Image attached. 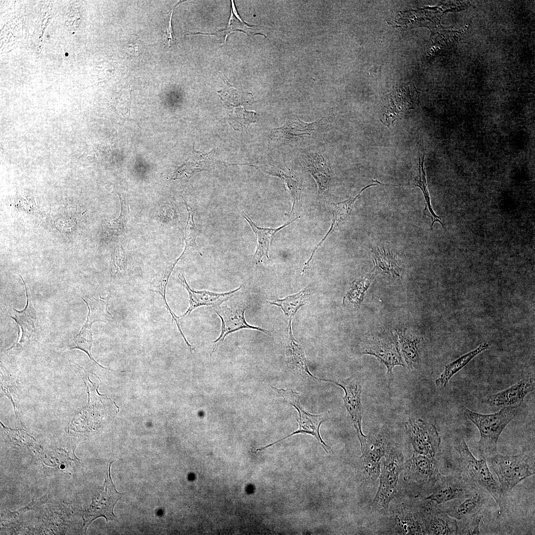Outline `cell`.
<instances>
[{"instance_id":"cell-1","label":"cell","mask_w":535,"mask_h":535,"mask_svg":"<svg viewBox=\"0 0 535 535\" xmlns=\"http://www.w3.org/2000/svg\"><path fill=\"white\" fill-rule=\"evenodd\" d=\"M459 454L457 462L459 475L469 485L486 490L503 511L507 506V500L499 486L493 478L485 459L478 460L470 450L464 438L458 436L454 442Z\"/></svg>"},{"instance_id":"cell-2","label":"cell","mask_w":535,"mask_h":535,"mask_svg":"<svg viewBox=\"0 0 535 535\" xmlns=\"http://www.w3.org/2000/svg\"><path fill=\"white\" fill-rule=\"evenodd\" d=\"M517 409L502 408L492 414H481L462 407L463 414L478 428L480 439L478 442V451L482 459L497 453L498 438L507 426L517 415Z\"/></svg>"},{"instance_id":"cell-3","label":"cell","mask_w":535,"mask_h":535,"mask_svg":"<svg viewBox=\"0 0 535 535\" xmlns=\"http://www.w3.org/2000/svg\"><path fill=\"white\" fill-rule=\"evenodd\" d=\"M486 460L498 477L500 487L505 494L535 474L534 463L525 455H503L497 452Z\"/></svg>"},{"instance_id":"cell-4","label":"cell","mask_w":535,"mask_h":535,"mask_svg":"<svg viewBox=\"0 0 535 535\" xmlns=\"http://www.w3.org/2000/svg\"><path fill=\"white\" fill-rule=\"evenodd\" d=\"M384 457L379 487L372 504L373 511L388 510L390 501L397 494L399 475L404 467L403 455L397 447L390 445Z\"/></svg>"},{"instance_id":"cell-5","label":"cell","mask_w":535,"mask_h":535,"mask_svg":"<svg viewBox=\"0 0 535 535\" xmlns=\"http://www.w3.org/2000/svg\"><path fill=\"white\" fill-rule=\"evenodd\" d=\"M271 388L281 396L284 400L293 406L298 411L299 418L296 420L299 424V428L286 437L273 442L267 446L258 448L255 453L262 451L293 435L303 433L309 434L314 436L320 443L321 446L328 454L333 453L331 448L326 445L322 439L320 434V427L321 424L329 419V413H324L320 415H313L306 412L301 407L300 403V394L291 389H278L270 386Z\"/></svg>"},{"instance_id":"cell-6","label":"cell","mask_w":535,"mask_h":535,"mask_svg":"<svg viewBox=\"0 0 535 535\" xmlns=\"http://www.w3.org/2000/svg\"><path fill=\"white\" fill-rule=\"evenodd\" d=\"M419 95L412 83L393 87L385 93L381 99L382 123L389 126L395 120L401 119L406 111L418 104Z\"/></svg>"},{"instance_id":"cell-7","label":"cell","mask_w":535,"mask_h":535,"mask_svg":"<svg viewBox=\"0 0 535 535\" xmlns=\"http://www.w3.org/2000/svg\"><path fill=\"white\" fill-rule=\"evenodd\" d=\"M111 463H109L108 466L103 486L97 490L92 503L83 513V527L85 530L94 520L99 517H104L107 522L114 520L116 518L113 514V508L122 494L116 490L111 480L110 474Z\"/></svg>"},{"instance_id":"cell-8","label":"cell","mask_w":535,"mask_h":535,"mask_svg":"<svg viewBox=\"0 0 535 535\" xmlns=\"http://www.w3.org/2000/svg\"><path fill=\"white\" fill-rule=\"evenodd\" d=\"M406 431L413 448V454L435 457L441 442L435 427L421 419H409Z\"/></svg>"},{"instance_id":"cell-9","label":"cell","mask_w":535,"mask_h":535,"mask_svg":"<svg viewBox=\"0 0 535 535\" xmlns=\"http://www.w3.org/2000/svg\"><path fill=\"white\" fill-rule=\"evenodd\" d=\"M426 500L415 510L425 535H457V520L449 516L438 504Z\"/></svg>"},{"instance_id":"cell-10","label":"cell","mask_w":535,"mask_h":535,"mask_svg":"<svg viewBox=\"0 0 535 535\" xmlns=\"http://www.w3.org/2000/svg\"><path fill=\"white\" fill-rule=\"evenodd\" d=\"M490 496L482 488L473 487L464 495L438 506L450 517L461 520L480 515Z\"/></svg>"},{"instance_id":"cell-11","label":"cell","mask_w":535,"mask_h":535,"mask_svg":"<svg viewBox=\"0 0 535 535\" xmlns=\"http://www.w3.org/2000/svg\"><path fill=\"white\" fill-rule=\"evenodd\" d=\"M404 479L431 489L441 475L435 457L413 454L404 464Z\"/></svg>"},{"instance_id":"cell-12","label":"cell","mask_w":535,"mask_h":535,"mask_svg":"<svg viewBox=\"0 0 535 535\" xmlns=\"http://www.w3.org/2000/svg\"><path fill=\"white\" fill-rule=\"evenodd\" d=\"M319 379L334 383L344 390L345 395L343 399L345 406L348 416L356 430L361 446H363L365 443L366 436L363 434L362 430V386L360 381L354 377L337 381L326 379Z\"/></svg>"},{"instance_id":"cell-13","label":"cell","mask_w":535,"mask_h":535,"mask_svg":"<svg viewBox=\"0 0 535 535\" xmlns=\"http://www.w3.org/2000/svg\"><path fill=\"white\" fill-rule=\"evenodd\" d=\"M388 436L383 432L373 433L366 436L361 447L365 471L369 478L375 480L380 474V462L390 445Z\"/></svg>"},{"instance_id":"cell-14","label":"cell","mask_w":535,"mask_h":535,"mask_svg":"<svg viewBox=\"0 0 535 535\" xmlns=\"http://www.w3.org/2000/svg\"><path fill=\"white\" fill-rule=\"evenodd\" d=\"M246 308L245 306H238L231 308H228L226 305L214 307V311L221 319V327L219 337L213 342L211 355L223 342L226 336L233 332L247 328L259 330L267 334H268V330L259 327L252 326L246 322L244 316Z\"/></svg>"},{"instance_id":"cell-15","label":"cell","mask_w":535,"mask_h":535,"mask_svg":"<svg viewBox=\"0 0 535 535\" xmlns=\"http://www.w3.org/2000/svg\"><path fill=\"white\" fill-rule=\"evenodd\" d=\"M535 387L534 378H524L503 390L488 396L483 402L491 407L518 408L525 396L534 390Z\"/></svg>"},{"instance_id":"cell-16","label":"cell","mask_w":535,"mask_h":535,"mask_svg":"<svg viewBox=\"0 0 535 535\" xmlns=\"http://www.w3.org/2000/svg\"><path fill=\"white\" fill-rule=\"evenodd\" d=\"M473 487L459 475H440L425 499L440 505L458 498Z\"/></svg>"},{"instance_id":"cell-17","label":"cell","mask_w":535,"mask_h":535,"mask_svg":"<svg viewBox=\"0 0 535 535\" xmlns=\"http://www.w3.org/2000/svg\"><path fill=\"white\" fill-rule=\"evenodd\" d=\"M362 353L374 355L379 359L386 366L387 374L392 373L395 366H404L394 337L392 339L374 338L365 343Z\"/></svg>"},{"instance_id":"cell-18","label":"cell","mask_w":535,"mask_h":535,"mask_svg":"<svg viewBox=\"0 0 535 535\" xmlns=\"http://www.w3.org/2000/svg\"><path fill=\"white\" fill-rule=\"evenodd\" d=\"M389 517L393 534L425 535L415 511L409 506L400 504L391 507Z\"/></svg>"},{"instance_id":"cell-19","label":"cell","mask_w":535,"mask_h":535,"mask_svg":"<svg viewBox=\"0 0 535 535\" xmlns=\"http://www.w3.org/2000/svg\"><path fill=\"white\" fill-rule=\"evenodd\" d=\"M178 277L182 285L187 291L189 298V308L180 319L187 317L192 311L201 306H213L215 307L220 306L236 294L243 286L241 285L234 290L219 293L207 290L196 291L191 288L183 274H179Z\"/></svg>"},{"instance_id":"cell-20","label":"cell","mask_w":535,"mask_h":535,"mask_svg":"<svg viewBox=\"0 0 535 535\" xmlns=\"http://www.w3.org/2000/svg\"><path fill=\"white\" fill-rule=\"evenodd\" d=\"M306 166L317 182L319 194L329 206L333 202L330 196V169L324 158L319 154L310 155L306 159Z\"/></svg>"},{"instance_id":"cell-21","label":"cell","mask_w":535,"mask_h":535,"mask_svg":"<svg viewBox=\"0 0 535 535\" xmlns=\"http://www.w3.org/2000/svg\"><path fill=\"white\" fill-rule=\"evenodd\" d=\"M322 119L312 123L305 122L298 117L292 116L286 118L284 125L274 129L271 136L282 143H287L305 136H310L318 128Z\"/></svg>"},{"instance_id":"cell-22","label":"cell","mask_w":535,"mask_h":535,"mask_svg":"<svg viewBox=\"0 0 535 535\" xmlns=\"http://www.w3.org/2000/svg\"><path fill=\"white\" fill-rule=\"evenodd\" d=\"M24 284L27 297V304L25 308L22 311H17L12 308L10 318L17 323L21 330V337L19 343H23L27 341L35 332L36 328L37 316V313L32 303L31 295L28 291L26 283L22 276L19 274Z\"/></svg>"},{"instance_id":"cell-23","label":"cell","mask_w":535,"mask_h":535,"mask_svg":"<svg viewBox=\"0 0 535 535\" xmlns=\"http://www.w3.org/2000/svg\"><path fill=\"white\" fill-rule=\"evenodd\" d=\"M378 184H381V183L378 181L376 183H373L365 187L359 194L354 197L350 198L346 200L338 203H334L333 202L331 203L329 207L332 212L333 216L331 226L326 235L313 250L311 257L307 261V263H311L315 253L318 248L321 246L328 236L340 227L347 219L350 214L354 204L356 200L360 197V195L363 191L368 187L377 185H378Z\"/></svg>"},{"instance_id":"cell-24","label":"cell","mask_w":535,"mask_h":535,"mask_svg":"<svg viewBox=\"0 0 535 535\" xmlns=\"http://www.w3.org/2000/svg\"><path fill=\"white\" fill-rule=\"evenodd\" d=\"M242 212L243 216L250 224L257 239V247L253 256L257 264L261 262L264 258L269 259L268 254L269 245L274 235L296 220L289 219L287 223L278 228H263L258 226L245 212Z\"/></svg>"},{"instance_id":"cell-25","label":"cell","mask_w":535,"mask_h":535,"mask_svg":"<svg viewBox=\"0 0 535 535\" xmlns=\"http://www.w3.org/2000/svg\"><path fill=\"white\" fill-rule=\"evenodd\" d=\"M263 169L266 172L272 175L276 176L281 178L286 187L287 190L289 193L292 202V207L291 211L289 214V219H297L300 217L296 216L300 212L301 207V186L300 183L294 178L289 171H285L279 168L274 167H263Z\"/></svg>"},{"instance_id":"cell-26","label":"cell","mask_w":535,"mask_h":535,"mask_svg":"<svg viewBox=\"0 0 535 535\" xmlns=\"http://www.w3.org/2000/svg\"><path fill=\"white\" fill-rule=\"evenodd\" d=\"M374 265L373 269L377 273L388 274L393 277H401L402 269L393 252L384 249L372 248Z\"/></svg>"},{"instance_id":"cell-27","label":"cell","mask_w":535,"mask_h":535,"mask_svg":"<svg viewBox=\"0 0 535 535\" xmlns=\"http://www.w3.org/2000/svg\"><path fill=\"white\" fill-rule=\"evenodd\" d=\"M489 348V344L484 342L480 344L474 350L465 354L454 361L446 365L443 372L438 378L436 379V385L441 387H445L450 379L455 374L463 369L475 357L487 350Z\"/></svg>"},{"instance_id":"cell-28","label":"cell","mask_w":535,"mask_h":535,"mask_svg":"<svg viewBox=\"0 0 535 535\" xmlns=\"http://www.w3.org/2000/svg\"><path fill=\"white\" fill-rule=\"evenodd\" d=\"M310 294V289L308 286L296 294L282 299L267 301V302L280 307L288 319L289 322H291L298 310L306 303Z\"/></svg>"},{"instance_id":"cell-29","label":"cell","mask_w":535,"mask_h":535,"mask_svg":"<svg viewBox=\"0 0 535 535\" xmlns=\"http://www.w3.org/2000/svg\"><path fill=\"white\" fill-rule=\"evenodd\" d=\"M377 274L373 270L371 272L354 280L343 298V303L349 304L358 310L363 300L366 291Z\"/></svg>"},{"instance_id":"cell-30","label":"cell","mask_w":535,"mask_h":535,"mask_svg":"<svg viewBox=\"0 0 535 535\" xmlns=\"http://www.w3.org/2000/svg\"><path fill=\"white\" fill-rule=\"evenodd\" d=\"M394 338L399 353L404 357L408 366L416 368L420 361L418 348L420 340L400 332L396 333Z\"/></svg>"},{"instance_id":"cell-31","label":"cell","mask_w":535,"mask_h":535,"mask_svg":"<svg viewBox=\"0 0 535 535\" xmlns=\"http://www.w3.org/2000/svg\"><path fill=\"white\" fill-rule=\"evenodd\" d=\"M80 297L87 304L89 312L86 322L92 324L96 321L109 323L113 317L107 309V303L101 298L96 299L83 295Z\"/></svg>"},{"instance_id":"cell-32","label":"cell","mask_w":535,"mask_h":535,"mask_svg":"<svg viewBox=\"0 0 535 535\" xmlns=\"http://www.w3.org/2000/svg\"><path fill=\"white\" fill-rule=\"evenodd\" d=\"M424 159L425 154L423 156L422 155L420 156L418 165V173L415 178V182L414 185L419 187L421 189L424 194L426 204L425 208L423 210V213L424 215L428 216L431 219V224L430 225L431 229H432L433 225L435 222H439L442 225V226L444 228V224L441 221L440 217L435 214L431 207L430 196L427 188L426 171L424 166Z\"/></svg>"},{"instance_id":"cell-33","label":"cell","mask_w":535,"mask_h":535,"mask_svg":"<svg viewBox=\"0 0 535 535\" xmlns=\"http://www.w3.org/2000/svg\"><path fill=\"white\" fill-rule=\"evenodd\" d=\"M289 338L286 347V355L290 363L300 370L302 373L316 379H319L309 371L307 362L302 348L294 339L289 325Z\"/></svg>"},{"instance_id":"cell-34","label":"cell","mask_w":535,"mask_h":535,"mask_svg":"<svg viewBox=\"0 0 535 535\" xmlns=\"http://www.w3.org/2000/svg\"><path fill=\"white\" fill-rule=\"evenodd\" d=\"M121 203V211L119 216L115 219L105 222V229L110 235L119 236L122 235L126 230L128 220L129 208L125 198H122L118 194Z\"/></svg>"},{"instance_id":"cell-35","label":"cell","mask_w":535,"mask_h":535,"mask_svg":"<svg viewBox=\"0 0 535 535\" xmlns=\"http://www.w3.org/2000/svg\"><path fill=\"white\" fill-rule=\"evenodd\" d=\"M92 325L85 322L79 332L74 337L69 346L70 349H79L85 352L90 360L102 368L106 369L98 363L92 357L91 350L93 342ZM108 370V369H107Z\"/></svg>"},{"instance_id":"cell-36","label":"cell","mask_w":535,"mask_h":535,"mask_svg":"<svg viewBox=\"0 0 535 535\" xmlns=\"http://www.w3.org/2000/svg\"><path fill=\"white\" fill-rule=\"evenodd\" d=\"M184 202L188 212V219L185 229L184 239L185 246L182 253L183 255H184L188 251H190L196 250L199 252L196 243V239L198 236V232L194 220L195 212L191 206L187 203L185 200H184Z\"/></svg>"},{"instance_id":"cell-37","label":"cell","mask_w":535,"mask_h":535,"mask_svg":"<svg viewBox=\"0 0 535 535\" xmlns=\"http://www.w3.org/2000/svg\"><path fill=\"white\" fill-rule=\"evenodd\" d=\"M1 374V390L3 393L10 399L13 404L16 418L19 419L22 411L17 395L14 379L6 374L4 375L3 372Z\"/></svg>"},{"instance_id":"cell-38","label":"cell","mask_w":535,"mask_h":535,"mask_svg":"<svg viewBox=\"0 0 535 535\" xmlns=\"http://www.w3.org/2000/svg\"><path fill=\"white\" fill-rule=\"evenodd\" d=\"M481 514L457 521V535H480Z\"/></svg>"},{"instance_id":"cell-39","label":"cell","mask_w":535,"mask_h":535,"mask_svg":"<svg viewBox=\"0 0 535 535\" xmlns=\"http://www.w3.org/2000/svg\"><path fill=\"white\" fill-rule=\"evenodd\" d=\"M233 2L234 1L231 0V7L232 9L231 10L230 17L229 20L227 27L225 31V43L227 36L235 31H241L247 34L250 33V29H250L249 25H247V24L240 18V17L236 11Z\"/></svg>"},{"instance_id":"cell-40","label":"cell","mask_w":535,"mask_h":535,"mask_svg":"<svg viewBox=\"0 0 535 535\" xmlns=\"http://www.w3.org/2000/svg\"><path fill=\"white\" fill-rule=\"evenodd\" d=\"M175 265L176 264L174 263H173L172 265L169 266L168 267V268L166 269V270L165 271V274H164V275L163 276V279H162V282H161V285L160 286V289H158V290H156V291H159V292L162 296V298L163 299V301H164V304H165L166 307L167 308V309L169 311L170 314H171L173 320H174L175 321V323H176V324L177 325L178 329L179 330L181 335H183V333L182 331V330H181V327H180V323H179V319H180V318L177 317L174 314V313L171 311V310L169 308V306L168 305V304H167V302L166 301V299H165L166 286L168 279L169 278V276H170L172 271L173 270V269L174 267H175Z\"/></svg>"},{"instance_id":"cell-41","label":"cell","mask_w":535,"mask_h":535,"mask_svg":"<svg viewBox=\"0 0 535 535\" xmlns=\"http://www.w3.org/2000/svg\"><path fill=\"white\" fill-rule=\"evenodd\" d=\"M181 3V2H179L178 3H177V5L174 7H173L171 10L169 20L168 23V25L165 29L163 35V47L165 48H169L174 45H175L177 42V40L175 38L172 30V28L171 26V18L174 8L176 7V6H177L179 4Z\"/></svg>"}]
</instances>
